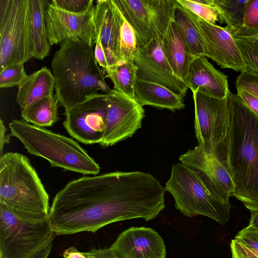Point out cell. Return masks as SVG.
Here are the masks:
<instances>
[{
  "label": "cell",
  "instance_id": "cell-31",
  "mask_svg": "<svg viewBox=\"0 0 258 258\" xmlns=\"http://www.w3.org/2000/svg\"><path fill=\"white\" fill-rule=\"evenodd\" d=\"M184 7L205 21L212 24L219 21L216 10L207 0H177Z\"/></svg>",
  "mask_w": 258,
  "mask_h": 258
},
{
  "label": "cell",
  "instance_id": "cell-11",
  "mask_svg": "<svg viewBox=\"0 0 258 258\" xmlns=\"http://www.w3.org/2000/svg\"><path fill=\"white\" fill-rule=\"evenodd\" d=\"M107 113L103 138V148L111 146L131 137L141 128L144 109L136 99L111 89L105 93Z\"/></svg>",
  "mask_w": 258,
  "mask_h": 258
},
{
  "label": "cell",
  "instance_id": "cell-30",
  "mask_svg": "<svg viewBox=\"0 0 258 258\" xmlns=\"http://www.w3.org/2000/svg\"><path fill=\"white\" fill-rule=\"evenodd\" d=\"M235 39L244 64V71L258 76V46L247 40Z\"/></svg>",
  "mask_w": 258,
  "mask_h": 258
},
{
  "label": "cell",
  "instance_id": "cell-40",
  "mask_svg": "<svg viewBox=\"0 0 258 258\" xmlns=\"http://www.w3.org/2000/svg\"><path fill=\"white\" fill-rule=\"evenodd\" d=\"M54 238L48 241L28 258H48L52 250Z\"/></svg>",
  "mask_w": 258,
  "mask_h": 258
},
{
  "label": "cell",
  "instance_id": "cell-4",
  "mask_svg": "<svg viewBox=\"0 0 258 258\" xmlns=\"http://www.w3.org/2000/svg\"><path fill=\"white\" fill-rule=\"evenodd\" d=\"M49 196L29 159L17 152L0 156V204L21 221L48 220Z\"/></svg>",
  "mask_w": 258,
  "mask_h": 258
},
{
  "label": "cell",
  "instance_id": "cell-5",
  "mask_svg": "<svg viewBox=\"0 0 258 258\" xmlns=\"http://www.w3.org/2000/svg\"><path fill=\"white\" fill-rule=\"evenodd\" d=\"M9 126L11 136L19 139L29 153L44 158L51 167L84 175L99 173V165L73 139L23 119H13Z\"/></svg>",
  "mask_w": 258,
  "mask_h": 258
},
{
  "label": "cell",
  "instance_id": "cell-19",
  "mask_svg": "<svg viewBox=\"0 0 258 258\" xmlns=\"http://www.w3.org/2000/svg\"><path fill=\"white\" fill-rule=\"evenodd\" d=\"M120 15L121 13L113 0H98L94 5L93 21L96 39L98 38L102 45L117 57V39Z\"/></svg>",
  "mask_w": 258,
  "mask_h": 258
},
{
  "label": "cell",
  "instance_id": "cell-25",
  "mask_svg": "<svg viewBox=\"0 0 258 258\" xmlns=\"http://www.w3.org/2000/svg\"><path fill=\"white\" fill-rule=\"evenodd\" d=\"M59 102L55 94L45 97L22 110L21 117L26 122L40 127L51 126L60 118Z\"/></svg>",
  "mask_w": 258,
  "mask_h": 258
},
{
  "label": "cell",
  "instance_id": "cell-10",
  "mask_svg": "<svg viewBox=\"0 0 258 258\" xmlns=\"http://www.w3.org/2000/svg\"><path fill=\"white\" fill-rule=\"evenodd\" d=\"M195 130L198 146L216 156L227 136L230 117L227 98L220 99L192 91Z\"/></svg>",
  "mask_w": 258,
  "mask_h": 258
},
{
  "label": "cell",
  "instance_id": "cell-16",
  "mask_svg": "<svg viewBox=\"0 0 258 258\" xmlns=\"http://www.w3.org/2000/svg\"><path fill=\"white\" fill-rule=\"evenodd\" d=\"M192 14L203 38L205 56L223 69L244 71V64L231 33L225 27L210 24Z\"/></svg>",
  "mask_w": 258,
  "mask_h": 258
},
{
  "label": "cell",
  "instance_id": "cell-1",
  "mask_svg": "<svg viewBox=\"0 0 258 258\" xmlns=\"http://www.w3.org/2000/svg\"><path fill=\"white\" fill-rule=\"evenodd\" d=\"M165 188L149 173L115 171L73 180L55 196L49 221L56 235L95 233L112 223L155 219Z\"/></svg>",
  "mask_w": 258,
  "mask_h": 258
},
{
  "label": "cell",
  "instance_id": "cell-23",
  "mask_svg": "<svg viewBox=\"0 0 258 258\" xmlns=\"http://www.w3.org/2000/svg\"><path fill=\"white\" fill-rule=\"evenodd\" d=\"M135 97L143 106L148 105L173 111L185 107L183 97L162 85L138 78L135 85Z\"/></svg>",
  "mask_w": 258,
  "mask_h": 258
},
{
  "label": "cell",
  "instance_id": "cell-12",
  "mask_svg": "<svg viewBox=\"0 0 258 258\" xmlns=\"http://www.w3.org/2000/svg\"><path fill=\"white\" fill-rule=\"evenodd\" d=\"M209 192L218 201L231 207L229 198L233 196L234 185L229 171L213 154H207L198 146L179 157Z\"/></svg>",
  "mask_w": 258,
  "mask_h": 258
},
{
  "label": "cell",
  "instance_id": "cell-35",
  "mask_svg": "<svg viewBox=\"0 0 258 258\" xmlns=\"http://www.w3.org/2000/svg\"><path fill=\"white\" fill-rule=\"evenodd\" d=\"M237 90L245 91L258 98V76L241 72L235 82Z\"/></svg>",
  "mask_w": 258,
  "mask_h": 258
},
{
  "label": "cell",
  "instance_id": "cell-28",
  "mask_svg": "<svg viewBox=\"0 0 258 258\" xmlns=\"http://www.w3.org/2000/svg\"><path fill=\"white\" fill-rule=\"evenodd\" d=\"M138 49L135 31L121 13L117 39V57L121 63L134 61Z\"/></svg>",
  "mask_w": 258,
  "mask_h": 258
},
{
  "label": "cell",
  "instance_id": "cell-43",
  "mask_svg": "<svg viewBox=\"0 0 258 258\" xmlns=\"http://www.w3.org/2000/svg\"><path fill=\"white\" fill-rule=\"evenodd\" d=\"M251 216L248 226L253 230L258 232V211L250 212Z\"/></svg>",
  "mask_w": 258,
  "mask_h": 258
},
{
  "label": "cell",
  "instance_id": "cell-37",
  "mask_svg": "<svg viewBox=\"0 0 258 258\" xmlns=\"http://www.w3.org/2000/svg\"><path fill=\"white\" fill-rule=\"evenodd\" d=\"M237 95L252 112L258 115V98L257 97L241 90H237Z\"/></svg>",
  "mask_w": 258,
  "mask_h": 258
},
{
  "label": "cell",
  "instance_id": "cell-36",
  "mask_svg": "<svg viewBox=\"0 0 258 258\" xmlns=\"http://www.w3.org/2000/svg\"><path fill=\"white\" fill-rule=\"evenodd\" d=\"M242 28L248 30L258 29V0H248Z\"/></svg>",
  "mask_w": 258,
  "mask_h": 258
},
{
  "label": "cell",
  "instance_id": "cell-8",
  "mask_svg": "<svg viewBox=\"0 0 258 258\" xmlns=\"http://www.w3.org/2000/svg\"><path fill=\"white\" fill-rule=\"evenodd\" d=\"M136 35L138 47L162 40L173 20L176 0H113Z\"/></svg>",
  "mask_w": 258,
  "mask_h": 258
},
{
  "label": "cell",
  "instance_id": "cell-41",
  "mask_svg": "<svg viewBox=\"0 0 258 258\" xmlns=\"http://www.w3.org/2000/svg\"><path fill=\"white\" fill-rule=\"evenodd\" d=\"M7 128L5 126L2 119H0V156L3 155L4 146L5 144L10 142L11 134L9 135L6 134Z\"/></svg>",
  "mask_w": 258,
  "mask_h": 258
},
{
  "label": "cell",
  "instance_id": "cell-32",
  "mask_svg": "<svg viewBox=\"0 0 258 258\" xmlns=\"http://www.w3.org/2000/svg\"><path fill=\"white\" fill-rule=\"evenodd\" d=\"M23 63L14 64L0 71V87L7 88L19 86L27 75Z\"/></svg>",
  "mask_w": 258,
  "mask_h": 258
},
{
  "label": "cell",
  "instance_id": "cell-17",
  "mask_svg": "<svg viewBox=\"0 0 258 258\" xmlns=\"http://www.w3.org/2000/svg\"><path fill=\"white\" fill-rule=\"evenodd\" d=\"M121 258H166L163 239L152 228L131 227L120 233L110 247Z\"/></svg>",
  "mask_w": 258,
  "mask_h": 258
},
{
  "label": "cell",
  "instance_id": "cell-2",
  "mask_svg": "<svg viewBox=\"0 0 258 258\" xmlns=\"http://www.w3.org/2000/svg\"><path fill=\"white\" fill-rule=\"evenodd\" d=\"M228 133L216 157L229 171L234 196L250 212L258 211V115L237 94L227 96Z\"/></svg>",
  "mask_w": 258,
  "mask_h": 258
},
{
  "label": "cell",
  "instance_id": "cell-33",
  "mask_svg": "<svg viewBox=\"0 0 258 258\" xmlns=\"http://www.w3.org/2000/svg\"><path fill=\"white\" fill-rule=\"evenodd\" d=\"M94 52L97 62L104 69L106 73L113 70L121 63L112 51L102 45L98 38L95 40Z\"/></svg>",
  "mask_w": 258,
  "mask_h": 258
},
{
  "label": "cell",
  "instance_id": "cell-39",
  "mask_svg": "<svg viewBox=\"0 0 258 258\" xmlns=\"http://www.w3.org/2000/svg\"><path fill=\"white\" fill-rule=\"evenodd\" d=\"M87 258H121L110 247L103 249H92L85 252Z\"/></svg>",
  "mask_w": 258,
  "mask_h": 258
},
{
  "label": "cell",
  "instance_id": "cell-6",
  "mask_svg": "<svg viewBox=\"0 0 258 258\" xmlns=\"http://www.w3.org/2000/svg\"><path fill=\"white\" fill-rule=\"evenodd\" d=\"M164 188L173 196L175 208L184 216L203 215L221 225L228 221L231 207L215 199L197 176L181 163L172 165Z\"/></svg>",
  "mask_w": 258,
  "mask_h": 258
},
{
  "label": "cell",
  "instance_id": "cell-15",
  "mask_svg": "<svg viewBox=\"0 0 258 258\" xmlns=\"http://www.w3.org/2000/svg\"><path fill=\"white\" fill-rule=\"evenodd\" d=\"M134 62L137 78L162 85L183 98L185 96L188 88L172 70L162 50L161 40L139 47Z\"/></svg>",
  "mask_w": 258,
  "mask_h": 258
},
{
  "label": "cell",
  "instance_id": "cell-42",
  "mask_svg": "<svg viewBox=\"0 0 258 258\" xmlns=\"http://www.w3.org/2000/svg\"><path fill=\"white\" fill-rule=\"evenodd\" d=\"M63 258H87L85 252L79 251L75 247L66 249L62 254Z\"/></svg>",
  "mask_w": 258,
  "mask_h": 258
},
{
  "label": "cell",
  "instance_id": "cell-3",
  "mask_svg": "<svg viewBox=\"0 0 258 258\" xmlns=\"http://www.w3.org/2000/svg\"><path fill=\"white\" fill-rule=\"evenodd\" d=\"M52 59L55 96L65 110L85 101L101 91L111 89L97 62L93 47L76 39L60 44Z\"/></svg>",
  "mask_w": 258,
  "mask_h": 258
},
{
  "label": "cell",
  "instance_id": "cell-27",
  "mask_svg": "<svg viewBox=\"0 0 258 258\" xmlns=\"http://www.w3.org/2000/svg\"><path fill=\"white\" fill-rule=\"evenodd\" d=\"M137 67L134 60L122 62L106 72V78L112 82L113 89L136 99L135 85L137 79Z\"/></svg>",
  "mask_w": 258,
  "mask_h": 258
},
{
  "label": "cell",
  "instance_id": "cell-44",
  "mask_svg": "<svg viewBox=\"0 0 258 258\" xmlns=\"http://www.w3.org/2000/svg\"><path fill=\"white\" fill-rule=\"evenodd\" d=\"M257 258V257H256Z\"/></svg>",
  "mask_w": 258,
  "mask_h": 258
},
{
  "label": "cell",
  "instance_id": "cell-34",
  "mask_svg": "<svg viewBox=\"0 0 258 258\" xmlns=\"http://www.w3.org/2000/svg\"><path fill=\"white\" fill-rule=\"evenodd\" d=\"M50 3L61 9L73 13H81L94 5L93 0H52Z\"/></svg>",
  "mask_w": 258,
  "mask_h": 258
},
{
  "label": "cell",
  "instance_id": "cell-9",
  "mask_svg": "<svg viewBox=\"0 0 258 258\" xmlns=\"http://www.w3.org/2000/svg\"><path fill=\"white\" fill-rule=\"evenodd\" d=\"M55 235L49 219L27 223L0 204V258H28Z\"/></svg>",
  "mask_w": 258,
  "mask_h": 258
},
{
  "label": "cell",
  "instance_id": "cell-13",
  "mask_svg": "<svg viewBox=\"0 0 258 258\" xmlns=\"http://www.w3.org/2000/svg\"><path fill=\"white\" fill-rule=\"evenodd\" d=\"M106 113L105 93H98L65 110L63 124L71 137L83 144H99L105 128Z\"/></svg>",
  "mask_w": 258,
  "mask_h": 258
},
{
  "label": "cell",
  "instance_id": "cell-22",
  "mask_svg": "<svg viewBox=\"0 0 258 258\" xmlns=\"http://www.w3.org/2000/svg\"><path fill=\"white\" fill-rule=\"evenodd\" d=\"M49 3L47 0H30L29 38L32 58L43 60L50 51L51 45L45 19Z\"/></svg>",
  "mask_w": 258,
  "mask_h": 258
},
{
  "label": "cell",
  "instance_id": "cell-38",
  "mask_svg": "<svg viewBox=\"0 0 258 258\" xmlns=\"http://www.w3.org/2000/svg\"><path fill=\"white\" fill-rule=\"evenodd\" d=\"M232 35L235 38L247 40L258 46V29L248 30L241 28Z\"/></svg>",
  "mask_w": 258,
  "mask_h": 258
},
{
  "label": "cell",
  "instance_id": "cell-18",
  "mask_svg": "<svg viewBox=\"0 0 258 258\" xmlns=\"http://www.w3.org/2000/svg\"><path fill=\"white\" fill-rule=\"evenodd\" d=\"M184 81L191 92L197 91L215 98L225 99L230 91L227 76L215 69L205 56L191 63Z\"/></svg>",
  "mask_w": 258,
  "mask_h": 258
},
{
  "label": "cell",
  "instance_id": "cell-14",
  "mask_svg": "<svg viewBox=\"0 0 258 258\" xmlns=\"http://www.w3.org/2000/svg\"><path fill=\"white\" fill-rule=\"evenodd\" d=\"M94 7V5L84 12L73 13L58 8L49 2L45 19L50 44L76 39L93 46L96 38L93 21Z\"/></svg>",
  "mask_w": 258,
  "mask_h": 258
},
{
  "label": "cell",
  "instance_id": "cell-26",
  "mask_svg": "<svg viewBox=\"0 0 258 258\" xmlns=\"http://www.w3.org/2000/svg\"><path fill=\"white\" fill-rule=\"evenodd\" d=\"M248 0L224 1L207 0L208 3L217 11L221 24L233 34L243 26L244 14Z\"/></svg>",
  "mask_w": 258,
  "mask_h": 258
},
{
  "label": "cell",
  "instance_id": "cell-24",
  "mask_svg": "<svg viewBox=\"0 0 258 258\" xmlns=\"http://www.w3.org/2000/svg\"><path fill=\"white\" fill-rule=\"evenodd\" d=\"M173 21L179 30L194 60L205 56V44L192 13L176 0Z\"/></svg>",
  "mask_w": 258,
  "mask_h": 258
},
{
  "label": "cell",
  "instance_id": "cell-20",
  "mask_svg": "<svg viewBox=\"0 0 258 258\" xmlns=\"http://www.w3.org/2000/svg\"><path fill=\"white\" fill-rule=\"evenodd\" d=\"M163 53L175 75L184 80L194 61L186 44L173 20L161 40Z\"/></svg>",
  "mask_w": 258,
  "mask_h": 258
},
{
  "label": "cell",
  "instance_id": "cell-29",
  "mask_svg": "<svg viewBox=\"0 0 258 258\" xmlns=\"http://www.w3.org/2000/svg\"><path fill=\"white\" fill-rule=\"evenodd\" d=\"M232 258H258V232L248 226L231 240Z\"/></svg>",
  "mask_w": 258,
  "mask_h": 258
},
{
  "label": "cell",
  "instance_id": "cell-21",
  "mask_svg": "<svg viewBox=\"0 0 258 258\" xmlns=\"http://www.w3.org/2000/svg\"><path fill=\"white\" fill-rule=\"evenodd\" d=\"M55 90V79L46 67L27 76L18 86L16 101L22 110L41 99L52 95Z\"/></svg>",
  "mask_w": 258,
  "mask_h": 258
},
{
  "label": "cell",
  "instance_id": "cell-7",
  "mask_svg": "<svg viewBox=\"0 0 258 258\" xmlns=\"http://www.w3.org/2000/svg\"><path fill=\"white\" fill-rule=\"evenodd\" d=\"M30 0H0V71L32 58Z\"/></svg>",
  "mask_w": 258,
  "mask_h": 258
}]
</instances>
